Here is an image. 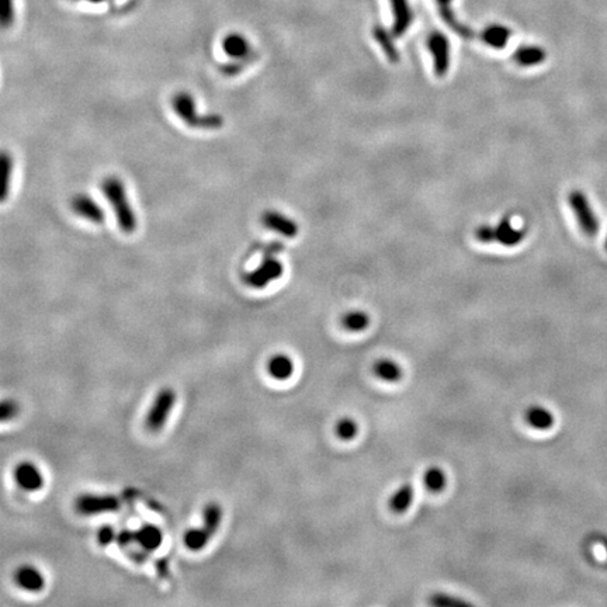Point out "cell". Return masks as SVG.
<instances>
[{
  "instance_id": "8fae6325",
  "label": "cell",
  "mask_w": 607,
  "mask_h": 607,
  "mask_svg": "<svg viewBox=\"0 0 607 607\" xmlns=\"http://www.w3.org/2000/svg\"><path fill=\"white\" fill-rule=\"evenodd\" d=\"M13 173L15 158L9 151L2 149L0 151V204H3L10 196Z\"/></svg>"
},
{
  "instance_id": "5bb4252c",
  "label": "cell",
  "mask_w": 607,
  "mask_h": 607,
  "mask_svg": "<svg viewBox=\"0 0 607 607\" xmlns=\"http://www.w3.org/2000/svg\"><path fill=\"white\" fill-rule=\"evenodd\" d=\"M224 53L235 59H248L250 55L249 41L239 32H231L223 39Z\"/></svg>"
},
{
  "instance_id": "ffe728a7",
  "label": "cell",
  "mask_w": 607,
  "mask_h": 607,
  "mask_svg": "<svg viewBox=\"0 0 607 607\" xmlns=\"http://www.w3.org/2000/svg\"><path fill=\"white\" fill-rule=\"evenodd\" d=\"M223 522V507L216 502H209L203 510V527L214 536Z\"/></svg>"
},
{
  "instance_id": "4316f807",
  "label": "cell",
  "mask_w": 607,
  "mask_h": 607,
  "mask_svg": "<svg viewBox=\"0 0 607 607\" xmlns=\"http://www.w3.org/2000/svg\"><path fill=\"white\" fill-rule=\"evenodd\" d=\"M209 539H211V534L203 526L194 527V529H190L186 532L185 545L190 551H200L208 544Z\"/></svg>"
},
{
  "instance_id": "4dcf8cb0",
  "label": "cell",
  "mask_w": 607,
  "mask_h": 607,
  "mask_svg": "<svg viewBox=\"0 0 607 607\" xmlns=\"http://www.w3.org/2000/svg\"><path fill=\"white\" fill-rule=\"evenodd\" d=\"M19 413H20V405L17 401L15 400L0 401V423L17 418Z\"/></svg>"
},
{
  "instance_id": "9a60e30c",
  "label": "cell",
  "mask_w": 607,
  "mask_h": 607,
  "mask_svg": "<svg viewBox=\"0 0 607 607\" xmlns=\"http://www.w3.org/2000/svg\"><path fill=\"white\" fill-rule=\"evenodd\" d=\"M263 224L268 228H270V230H273V231H276V232H279V234H281V235H284L287 238H294L297 235V232H298L297 224L294 221L286 218L284 215H281V214H279L276 211L265 212V215H263Z\"/></svg>"
},
{
  "instance_id": "d6986e66",
  "label": "cell",
  "mask_w": 607,
  "mask_h": 607,
  "mask_svg": "<svg viewBox=\"0 0 607 607\" xmlns=\"http://www.w3.org/2000/svg\"><path fill=\"white\" fill-rule=\"evenodd\" d=\"M268 373L274 380H287L294 373V363L287 355H274L268 362Z\"/></svg>"
},
{
  "instance_id": "52a82bcc",
  "label": "cell",
  "mask_w": 607,
  "mask_h": 607,
  "mask_svg": "<svg viewBox=\"0 0 607 607\" xmlns=\"http://www.w3.org/2000/svg\"><path fill=\"white\" fill-rule=\"evenodd\" d=\"M72 211L80 216V218L89 221L92 224H103L106 220L104 209L99 205V203L89 194L77 193L71 200Z\"/></svg>"
},
{
  "instance_id": "83f0119b",
  "label": "cell",
  "mask_w": 607,
  "mask_h": 607,
  "mask_svg": "<svg viewBox=\"0 0 607 607\" xmlns=\"http://www.w3.org/2000/svg\"><path fill=\"white\" fill-rule=\"evenodd\" d=\"M368 324H370V318L363 311H351L348 314H344V317L342 318V325L344 326V329H348L351 332L364 330L368 326Z\"/></svg>"
},
{
  "instance_id": "5b68a950",
  "label": "cell",
  "mask_w": 607,
  "mask_h": 607,
  "mask_svg": "<svg viewBox=\"0 0 607 607\" xmlns=\"http://www.w3.org/2000/svg\"><path fill=\"white\" fill-rule=\"evenodd\" d=\"M120 507L121 502L114 495L83 494L75 501V509L82 516H95L100 513L117 512Z\"/></svg>"
},
{
  "instance_id": "d6a6232c",
  "label": "cell",
  "mask_w": 607,
  "mask_h": 607,
  "mask_svg": "<svg viewBox=\"0 0 607 607\" xmlns=\"http://www.w3.org/2000/svg\"><path fill=\"white\" fill-rule=\"evenodd\" d=\"M430 603H431V604H436V606H453V604H463V601H461L460 599H456V597H453V596H447V595H442V593L433 595V596H431V599H430Z\"/></svg>"
},
{
  "instance_id": "277c9868",
  "label": "cell",
  "mask_w": 607,
  "mask_h": 607,
  "mask_svg": "<svg viewBox=\"0 0 607 607\" xmlns=\"http://www.w3.org/2000/svg\"><path fill=\"white\" fill-rule=\"evenodd\" d=\"M568 204L575 215L581 231L588 236H595L600 230V223L588 196L581 190H572L568 196Z\"/></svg>"
},
{
  "instance_id": "8992f818",
  "label": "cell",
  "mask_w": 607,
  "mask_h": 607,
  "mask_svg": "<svg viewBox=\"0 0 607 607\" xmlns=\"http://www.w3.org/2000/svg\"><path fill=\"white\" fill-rule=\"evenodd\" d=\"M283 274V266L279 260L266 257L254 270L246 273L243 276V281L253 288H263L269 283L277 280Z\"/></svg>"
},
{
  "instance_id": "3957f363",
  "label": "cell",
  "mask_w": 607,
  "mask_h": 607,
  "mask_svg": "<svg viewBox=\"0 0 607 607\" xmlns=\"http://www.w3.org/2000/svg\"><path fill=\"white\" fill-rule=\"evenodd\" d=\"M178 395L173 388H162L156 394L145 418V426L149 431H159L167 422L173 408H175Z\"/></svg>"
},
{
  "instance_id": "e575fe53",
  "label": "cell",
  "mask_w": 607,
  "mask_h": 607,
  "mask_svg": "<svg viewBox=\"0 0 607 607\" xmlns=\"http://www.w3.org/2000/svg\"><path fill=\"white\" fill-rule=\"evenodd\" d=\"M476 238L485 243L495 241V228L489 225H483L481 228H478V231H476Z\"/></svg>"
},
{
  "instance_id": "7c38bea8",
  "label": "cell",
  "mask_w": 607,
  "mask_h": 607,
  "mask_svg": "<svg viewBox=\"0 0 607 607\" xmlns=\"http://www.w3.org/2000/svg\"><path fill=\"white\" fill-rule=\"evenodd\" d=\"M163 541L162 530L151 523L142 525L140 529L134 530V543H137L145 551H153L160 547Z\"/></svg>"
},
{
  "instance_id": "6da1fadb",
  "label": "cell",
  "mask_w": 607,
  "mask_h": 607,
  "mask_svg": "<svg viewBox=\"0 0 607 607\" xmlns=\"http://www.w3.org/2000/svg\"><path fill=\"white\" fill-rule=\"evenodd\" d=\"M100 189L114 211L118 228L124 234H134L138 228V218L129 201L124 182L117 176H106Z\"/></svg>"
},
{
  "instance_id": "1f68e13d",
  "label": "cell",
  "mask_w": 607,
  "mask_h": 607,
  "mask_svg": "<svg viewBox=\"0 0 607 607\" xmlns=\"http://www.w3.org/2000/svg\"><path fill=\"white\" fill-rule=\"evenodd\" d=\"M115 539H117V532H115V529L113 526H109V525L102 526L99 529V532H97V543L102 547L110 545L111 543L115 541Z\"/></svg>"
},
{
  "instance_id": "2e32d148",
  "label": "cell",
  "mask_w": 607,
  "mask_h": 607,
  "mask_svg": "<svg viewBox=\"0 0 607 607\" xmlns=\"http://www.w3.org/2000/svg\"><path fill=\"white\" fill-rule=\"evenodd\" d=\"M545 58H547V54H545L544 48L537 47V46H523V47L517 48L513 54L514 62L520 66H525V68L540 65L545 61Z\"/></svg>"
},
{
  "instance_id": "8d00e7d4",
  "label": "cell",
  "mask_w": 607,
  "mask_h": 607,
  "mask_svg": "<svg viewBox=\"0 0 607 607\" xmlns=\"http://www.w3.org/2000/svg\"><path fill=\"white\" fill-rule=\"evenodd\" d=\"M604 249H606V252H607V238H606V241H604Z\"/></svg>"
},
{
  "instance_id": "7a4b0ae2",
  "label": "cell",
  "mask_w": 607,
  "mask_h": 607,
  "mask_svg": "<svg viewBox=\"0 0 607 607\" xmlns=\"http://www.w3.org/2000/svg\"><path fill=\"white\" fill-rule=\"evenodd\" d=\"M171 109L175 114L192 128H203V129H216L221 128L224 120L218 114H205L200 115L197 111V104L189 92H179L171 97Z\"/></svg>"
},
{
  "instance_id": "f546056e",
  "label": "cell",
  "mask_w": 607,
  "mask_h": 607,
  "mask_svg": "<svg viewBox=\"0 0 607 607\" xmlns=\"http://www.w3.org/2000/svg\"><path fill=\"white\" fill-rule=\"evenodd\" d=\"M16 20L15 0H0V30H8Z\"/></svg>"
},
{
  "instance_id": "30bf717a",
  "label": "cell",
  "mask_w": 607,
  "mask_h": 607,
  "mask_svg": "<svg viewBox=\"0 0 607 607\" xmlns=\"http://www.w3.org/2000/svg\"><path fill=\"white\" fill-rule=\"evenodd\" d=\"M15 581L19 588L26 592H39L46 586V578L42 572L32 566H23L15 572Z\"/></svg>"
},
{
  "instance_id": "d4e9b609",
  "label": "cell",
  "mask_w": 607,
  "mask_h": 607,
  "mask_svg": "<svg viewBox=\"0 0 607 607\" xmlns=\"http://www.w3.org/2000/svg\"><path fill=\"white\" fill-rule=\"evenodd\" d=\"M373 34H374V38L377 39L378 44L381 46L382 51H384L385 55L388 57V59L391 61V62H397V61L400 59V54H398V51H397V48H395V46H394L393 35L389 34V32H388L384 27H381V26H375Z\"/></svg>"
},
{
  "instance_id": "ba28073f",
  "label": "cell",
  "mask_w": 607,
  "mask_h": 607,
  "mask_svg": "<svg viewBox=\"0 0 607 607\" xmlns=\"http://www.w3.org/2000/svg\"><path fill=\"white\" fill-rule=\"evenodd\" d=\"M429 50L435 61V72L438 76H443L449 71L450 65V42L443 32H433L429 37Z\"/></svg>"
},
{
  "instance_id": "7402d4cb",
  "label": "cell",
  "mask_w": 607,
  "mask_h": 607,
  "mask_svg": "<svg viewBox=\"0 0 607 607\" xmlns=\"http://www.w3.org/2000/svg\"><path fill=\"white\" fill-rule=\"evenodd\" d=\"M527 423L539 430H548L554 424V415L541 407H533L526 412Z\"/></svg>"
},
{
  "instance_id": "836d02e7",
  "label": "cell",
  "mask_w": 607,
  "mask_h": 607,
  "mask_svg": "<svg viewBox=\"0 0 607 607\" xmlns=\"http://www.w3.org/2000/svg\"><path fill=\"white\" fill-rule=\"evenodd\" d=\"M115 543H117L121 548H127L128 545H131V544L134 543V530L124 529V530L118 532V533H117Z\"/></svg>"
},
{
  "instance_id": "4fadbf2b",
  "label": "cell",
  "mask_w": 607,
  "mask_h": 607,
  "mask_svg": "<svg viewBox=\"0 0 607 607\" xmlns=\"http://www.w3.org/2000/svg\"><path fill=\"white\" fill-rule=\"evenodd\" d=\"M389 3H391L394 16L393 31L395 35H402L409 28L413 19L408 0H389Z\"/></svg>"
},
{
  "instance_id": "f1b7e54d",
  "label": "cell",
  "mask_w": 607,
  "mask_h": 607,
  "mask_svg": "<svg viewBox=\"0 0 607 607\" xmlns=\"http://www.w3.org/2000/svg\"><path fill=\"white\" fill-rule=\"evenodd\" d=\"M335 431H336V436L339 439H342V440H352L353 438H356L357 431H359V427H357V423L353 419H351V418H342L336 423Z\"/></svg>"
},
{
  "instance_id": "ac0fdd59",
  "label": "cell",
  "mask_w": 607,
  "mask_h": 607,
  "mask_svg": "<svg viewBox=\"0 0 607 607\" xmlns=\"http://www.w3.org/2000/svg\"><path fill=\"white\" fill-rule=\"evenodd\" d=\"M512 37V31L502 26V24H492L488 26L483 32H481V38L485 42L487 46L496 48V50H502L506 47V44L509 42Z\"/></svg>"
},
{
  "instance_id": "9c48e42d",
  "label": "cell",
  "mask_w": 607,
  "mask_h": 607,
  "mask_svg": "<svg viewBox=\"0 0 607 607\" xmlns=\"http://www.w3.org/2000/svg\"><path fill=\"white\" fill-rule=\"evenodd\" d=\"M15 480L17 485L27 492H35L44 487V475L35 464L30 461L20 463L15 468Z\"/></svg>"
},
{
  "instance_id": "d590c367",
  "label": "cell",
  "mask_w": 607,
  "mask_h": 607,
  "mask_svg": "<svg viewBox=\"0 0 607 607\" xmlns=\"http://www.w3.org/2000/svg\"><path fill=\"white\" fill-rule=\"evenodd\" d=\"M86 2H91V3H102V2H104V0H86Z\"/></svg>"
},
{
  "instance_id": "e0dca14e",
  "label": "cell",
  "mask_w": 607,
  "mask_h": 607,
  "mask_svg": "<svg viewBox=\"0 0 607 607\" xmlns=\"http://www.w3.org/2000/svg\"><path fill=\"white\" fill-rule=\"evenodd\" d=\"M523 238H525V231L514 228L507 218H503L495 227V241H498L503 246L519 245L523 241Z\"/></svg>"
},
{
  "instance_id": "603a6c76",
  "label": "cell",
  "mask_w": 607,
  "mask_h": 607,
  "mask_svg": "<svg viewBox=\"0 0 607 607\" xmlns=\"http://www.w3.org/2000/svg\"><path fill=\"white\" fill-rule=\"evenodd\" d=\"M413 501V488L409 484L402 485L400 489L394 492V495L389 499V509L395 513H404L409 509L411 503Z\"/></svg>"
},
{
  "instance_id": "cb8c5ba5",
  "label": "cell",
  "mask_w": 607,
  "mask_h": 607,
  "mask_svg": "<svg viewBox=\"0 0 607 607\" xmlns=\"http://www.w3.org/2000/svg\"><path fill=\"white\" fill-rule=\"evenodd\" d=\"M438 5H439V8H440V15H442V17H443V20L458 34V35H461V37H464V38H471L472 35H474V32L467 27V26H463L461 23H458L457 21V19L454 17V15H453V10H451V0H438Z\"/></svg>"
},
{
  "instance_id": "484cf974",
  "label": "cell",
  "mask_w": 607,
  "mask_h": 607,
  "mask_svg": "<svg viewBox=\"0 0 607 607\" xmlns=\"http://www.w3.org/2000/svg\"><path fill=\"white\" fill-rule=\"evenodd\" d=\"M423 484L430 492H440L446 487V474L439 467H430L423 474Z\"/></svg>"
},
{
  "instance_id": "44dd1931",
  "label": "cell",
  "mask_w": 607,
  "mask_h": 607,
  "mask_svg": "<svg viewBox=\"0 0 607 607\" xmlns=\"http://www.w3.org/2000/svg\"><path fill=\"white\" fill-rule=\"evenodd\" d=\"M374 374L386 382H397L402 377V368L389 359H381L374 364Z\"/></svg>"
}]
</instances>
